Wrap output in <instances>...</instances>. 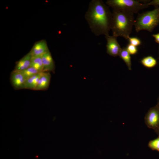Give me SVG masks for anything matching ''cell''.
Returning <instances> with one entry per match:
<instances>
[{"label":"cell","instance_id":"obj_21","mask_svg":"<svg viewBox=\"0 0 159 159\" xmlns=\"http://www.w3.org/2000/svg\"><path fill=\"white\" fill-rule=\"evenodd\" d=\"M153 36L155 39V41L159 44V33L153 35Z\"/></svg>","mask_w":159,"mask_h":159},{"label":"cell","instance_id":"obj_14","mask_svg":"<svg viewBox=\"0 0 159 159\" xmlns=\"http://www.w3.org/2000/svg\"><path fill=\"white\" fill-rule=\"evenodd\" d=\"M30 67L34 68L40 72H43V67L41 57H32Z\"/></svg>","mask_w":159,"mask_h":159},{"label":"cell","instance_id":"obj_6","mask_svg":"<svg viewBox=\"0 0 159 159\" xmlns=\"http://www.w3.org/2000/svg\"><path fill=\"white\" fill-rule=\"evenodd\" d=\"M105 37L107 41V53L114 57L119 56L122 48L117 40V37L109 35L105 36Z\"/></svg>","mask_w":159,"mask_h":159},{"label":"cell","instance_id":"obj_2","mask_svg":"<svg viewBox=\"0 0 159 159\" xmlns=\"http://www.w3.org/2000/svg\"><path fill=\"white\" fill-rule=\"evenodd\" d=\"M111 29L113 36L128 39L134 25V14L122 10L113 9Z\"/></svg>","mask_w":159,"mask_h":159},{"label":"cell","instance_id":"obj_20","mask_svg":"<svg viewBox=\"0 0 159 159\" xmlns=\"http://www.w3.org/2000/svg\"><path fill=\"white\" fill-rule=\"evenodd\" d=\"M147 3L149 6L153 5L155 8L159 7V0H153Z\"/></svg>","mask_w":159,"mask_h":159},{"label":"cell","instance_id":"obj_13","mask_svg":"<svg viewBox=\"0 0 159 159\" xmlns=\"http://www.w3.org/2000/svg\"><path fill=\"white\" fill-rule=\"evenodd\" d=\"M141 64L145 67L150 68L154 67L157 64V61L151 56H148L143 58L141 60Z\"/></svg>","mask_w":159,"mask_h":159},{"label":"cell","instance_id":"obj_10","mask_svg":"<svg viewBox=\"0 0 159 159\" xmlns=\"http://www.w3.org/2000/svg\"><path fill=\"white\" fill-rule=\"evenodd\" d=\"M32 58V56L29 52L16 62L13 71L20 72L30 67Z\"/></svg>","mask_w":159,"mask_h":159},{"label":"cell","instance_id":"obj_12","mask_svg":"<svg viewBox=\"0 0 159 159\" xmlns=\"http://www.w3.org/2000/svg\"><path fill=\"white\" fill-rule=\"evenodd\" d=\"M119 56L125 63L129 70H131L132 64L131 56L126 47L122 48Z\"/></svg>","mask_w":159,"mask_h":159},{"label":"cell","instance_id":"obj_24","mask_svg":"<svg viewBox=\"0 0 159 159\" xmlns=\"http://www.w3.org/2000/svg\"><path fill=\"white\" fill-rule=\"evenodd\" d=\"M158 107H159V106H158Z\"/></svg>","mask_w":159,"mask_h":159},{"label":"cell","instance_id":"obj_5","mask_svg":"<svg viewBox=\"0 0 159 159\" xmlns=\"http://www.w3.org/2000/svg\"><path fill=\"white\" fill-rule=\"evenodd\" d=\"M144 120L148 127L156 129L159 126V107L151 108L146 114Z\"/></svg>","mask_w":159,"mask_h":159},{"label":"cell","instance_id":"obj_17","mask_svg":"<svg viewBox=\"0 0 159 159\" xmlns=\"http://www.w3.org/2000/svg\"><path fill=\"white\" fill-rule=\"evenodd\" d=\"M149 147L153 150H159V136L157 138L150 141L148 143Z\"/></svg>","mask_w":159,"mask_h":159},{"label":"cell","instance_id":"obj_22","mask_svg":"<svg viewBox=\"0 0 159 159\" xmlns=\"http://www.w3.org/2000/svg\"><path fill=\"white\" fill-rule=\"evenodd\" d=\"M155 130L157 133L159 135V126Z\"/></svg>","mask_w":159,"mask_h":159},{"label":"cell","instance_id":"obj_18","mask_svg":"<svg viewBox=\"0 0 159 159\" xmlns=\"http://www.w3.org/2000/svg\"><path fill=\"white\" fill-rule=\"evenodd\" d=\"M130 44L137 47L141 44V41L140 40L135 37H129L128 39Z\"/></svg>","mask_w":159,"mask_h":159},{"label":"cell","instance_id":"obj_19","mask_svg":"<svg viewBox=\"0 0 159 159\" xmlns=\"http://www.w3.org/2000/svg\"><path fill=\"white\" fill-rule=\"evenodd\" d=\"M128 52L130 54L133 55L136 54L138 51L137 47L129 43L126 47Z\"/></svg>","mask_w":159,"mask_h":159},{"label":"cell","instance_id":"obj_9","mask_svg":"<svg viewBox=\"0 0 159 159\" xmlns=\"http://www.w3.org/2000/svg\"><path fill=\"white\" fill-rule=\"evenodd\" d=\"M41 57L43 67V72H54L55 69L54 62L49 50Z\"/></svg>","mask_w":159,"mask_h":159},{"label":"cell","instance_id":"obj_8","mask_svg":"<svg viewBox=\"0 0 159 159\" xmlns=\"http://www.w3.org/2000/svg\"><path fill=\"white\" fill-rule=\"evenodd\" d=\"M49 50L46 41L42 40L34 43L30 52L32 57H42Z\"/></svg>","mask_w":159,"mask_h":159},{"label":"cell","instance_id":"obj_3","mask_svg":"<svg viewBox=\"0 0 159 159\" xmlns=\"http://www.w3.org/2000/svg\"><path fill=\"white\" fill-rule=\"evenodd\" d=\"M159 24V7L152 11L138 14L134 26L137 32L146 30L151 32Z\"/></svg>","mask_w":159,"mask_h":159},{"label":"cell","instance_id":"obj_1","mask_svg":"<svg viewBox=\"0 0 159 159\" xmlns=\"http://www.w3.org/2000/svg\"><path fill=\"white\" fill-rule=\"evenodd\" d=\"M109 7L101 0H92L89 3L85 17L91 31L97 36L109 35L112 14Z\"/></svg>","mask_w":159,"mask_h":159},{"label":"cell","instance_id":"obj_7","mask_svg":"<svg viewBox=\"0 0 159 159\" xmlns=\"http://www.w3.org/2000/svg\"><path fill=\"white\" fill-rule=\"evenodd\" d=\"M26 79L22 74L20 72L12 71L10 76L11 84L15 90L25 89Z\"/></svg>","mask_w":159,"mask_h":159},{"label":"cell","instance_id":"obj_23","mask_svg":"<svg viewBox=\"0 0 159 159\" xmlns=\"http://www.w3.org/2000/svg\"><path fill=\"white\" fill-rule=\"evenodd\" d=\"M158 151H159V150H158Z\"/></svg>","mask_w":159,"mask_h":159},{"label":"cell","instance_id":"obj_11","mask_svg":"<svg viewBox=\"0 0 159 159\" xmlns=\"http://www.w3.org/2000/svg\"><path fill=\"white\" fill-rule=\"evenodd\" d=\"M51 78L49 72H43L40 77L34 90H45L48 89Z\"/></svg>","mask_w":159,"mask_h":159},{"label":"cell","instance_id":"obj_15","mask_svg":"<svg viewBox=\"0 0 159 159\" xmlns=\"http://www.w3.org/2000/svg\"><path fill=\"white\" fill-rule=\"evenodd\" d=\"M20 72L22 74L26 80L40 72H40L34 68L31 67Z\"/></svg>","mask_w":159,"mask_h":159},{"label":"cell","instance_id":"obj_4","mask_svg":"<svg viewBox=\"0 0 159 159\" xmlns=\"http://www.w3.org/2000/svg\"><path fill=\"white\" fill-rule=\"evenodd\" d=\"M106 4L113 9L122 10L133 14L138 13L140 10L149 6L148 3H142L138 0H108Z\"/></svg>","mask_w":159,"mask_h":159},{"label":"cell","instance_id":"obj_16","mask_svg":"<svg viewBox=\"0 0 159 159\" xmlns=\"http://www.w3.org/2000/svg\"><path fill=\"white\" fill-rule=\"evenodd\" d=\"M42 72H40L26 79L25 84V89H30L36 79Z\"/></svg>","mask_w":159,"mask_h":159}]
</instances>
